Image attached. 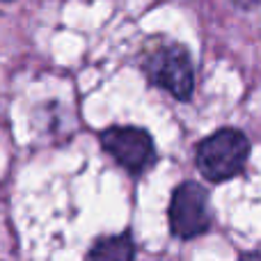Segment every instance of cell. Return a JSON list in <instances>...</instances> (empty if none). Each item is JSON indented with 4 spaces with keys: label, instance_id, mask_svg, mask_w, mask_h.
<instances>
[{
    "label": "cell",
    "instance_id": "cell-4",
    "mask_svg": "<svg viewBox=\"0 0 261 261\" xmlns=\"http://www.w3.org/2000/svg\"><path fill=\"white\" fill-rule=\"evenodd\" d=\"M101 147L130 174H142L158 161L153 138L138 126H110L101 130Z\"/></svg>",
    "mask_w": 261,
    "mask_h": 261
},
{
    "label": "cell",
    "instance_id": "cell-5",
    "mask_svg": "<svg viewBox=\"0 0 261 261\" xmlns=\"http://www.w3.org/2000/svg\"><path fill=\"white\" fill-rule=\"evenodd\" d=\"M133 259H135V243L126 231L99 239L85 257V261H133Z\"/></svg>",
    "mask_w": 261,
    "mask_h": 261
},
{
    "label": "cell",
    "instance_id": "cell-1",
    "mask_svg": "<svg viewBox=\"0 0 261 261\" xmlns=\"http://www.w3.org/2000/svg\"><path fill=\"white\" fill-rule=\"evenodd\" d=\"M250 156V140L239 128H220L204 138L195 149V163L204 179L220 184L229 181L245 167Z\"/></svg>",
    "mask_w": 261,
    "mask_h": 261
},
{
    "label": "cell",
    "instance_id": "cell-7",
    "mask_svg": "<svg viewBox=\"0 0 261 261\" xmlns=\"http://www.w3.org/2000/svg\"><path fill=\"white\" fill-rule=\"evenodd\" d=\"M0 3H14V0H0Z\"/></svg>",
    "mask_w": 261,
    "mask_h": 261
},
{
    "label": "cell",
    "instance_id": "cell-6",
    "mask_svg": "<svg viewBox=\"0 0 261 261\" xmlns=\"http://www.w3.org/2000/svg\"><path fill=\"white\" fill-rule=\"evenodd\" d=\"M239 261H261V254L259 252H245L239 257Z\"/></svg>",
    "mask_w": 261,
    "mask_h": 261
},
{
    "label": "cell",
    "instance_id": "cell-3",
    "mask_svg": "<svg viewBox=\"0 0 261 261\" xmlns=\"http://www.w3.org/2000/svg\"><path fill=\"white\" fill-rule=\"evenodd\" d=\"M170 229L176 239L190 241L206 234L211 227L208 193L197 181H184L174 188L170 202Z\"/></svg>",
    "mask_w": 261,
    "mask_h": 261
},
{
    "label": "cell",
    "instance_id": "cell-2",
    "mask_svg": "<svg viewBox=\"0 0 261 261\" xmlns=\"http://www.w3.org/2000/svg\"><path fill=\"white\" fill-rule=\"evenodd\" d=\"M142 71L153 87H161L176 101H190L195 92V67L190 53L181 44H165L149 50Z\"/></svg>",
    "mask_w": 261,
    "mask_h": 261
}]
</instances>
